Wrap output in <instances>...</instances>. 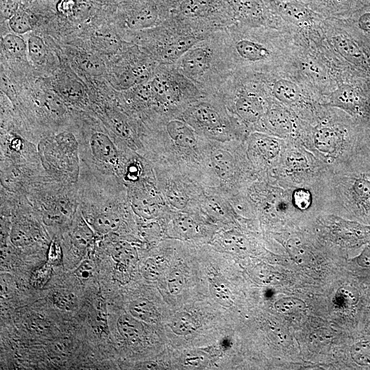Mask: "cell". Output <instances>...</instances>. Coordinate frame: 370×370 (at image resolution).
Here are the masks:
<instances>
[{
  "instance_id": "6da1fadb",
  "label": "cell",
  "mask_w": 370,
  "mask_h": 370,
  "mask_svg": "<svg viewBox=\"0 0 370 370\" xmlns=\"http://www.w3.org/2000/svg\"><path fill=\"white\" fill-rule=\"evenodd\" d=\"M219 32L234 74L260 76L294 67L297 44L288 31L234 23Z\"/></svg>"
},
{
  "instance_id": "7a4b0ae2",
  "label": "cell",
  "mask_w": 370,
  "mask_h": 370,
  "mask_svg": "<svg viewBox=\"0 0 370 370\" xmlns=\"http://www.w3.org/2000/svg\"><path fill=\"white\" fill-rule=\"evenodd\" d=\"M138 102L154 106L161 117L180 115L204 95L175 64H158L150 79L131 89Z\"/></svg>"
},
{
  "instance_id": "3957f363",
  "label": "cell",
  "mask_w": 370,
  "mask_h": 370,
  "mask_svg": "<svg viewBox=\"0 0 370 370\" xmlns=\"http://www.w3.org/2000/svg\"><path fill=\"white\" fill-rule=\"evenodd\" d=\"M174 64L204 95L216 94L234 74L219 30L193 45Z\"/></svg>"
},
{
  "instance_id": "277c9868",
  "label": "cell",
  "mask_w": 370,
  "mask_h": 370,
  "mask_svg": "<svg viewBox=\"0 0 370 370\" xmlns=\"http://www.w3.org/2000/svg\"><path fill=\"white\" fill-rule=\"evenodd\" d=\"M143 32L145 52L164 64H174L193 45L210 35L173 16Z\"/></svg>"
},
{
  "instance_id": "5b68a950",
  "label": "cell",
  "mask_w": 370,
  "mask_h": 370,
  "mask_svg": "<svg viewBox=\"0 0 370 370\" xmlns=\"http://www.w3.org/2000/svg\"><path fill=\"white\" fill-rule=\"evenodd\" d=\"M180 116L201 136L216 140H227L243 127L217 94L204 95L189 104Z\"/></svg>"
},
{
  "instance_id": "8992f818",
  "label": "cell",
  "mask_w": 370,
  "mask_h": 370,
  "mask_svg": "<svg viewBox=\"0 0 370 370\" xmlns=\"http://www.w3.org/2000/svg\"><path fill=\"white\" fill-rule=\"evenodd\" d=\"M321 30L337 60L370 79V49L350 30L343 20L325 18Z\"/></svg>"
},
{
  "instance_id": "52a82bcc",
  "label": "cell",
  "mask_w": 370,
  "mask_h": 370,
  "mask_svg": "<svg viewBox=\"0 0 370 370\" xmlns=\"http://www.w3.org/2000/svg\"><path fill=\"white\" fill-rule=\"evenodd\" d=\"M260 77L270 97L297 116L312 118L322 107L321 99L290 73Z\"/></svg>"
},
{
  "instance_id": "ba28073f",
  "label": "cell",
  "mask_w": 370,
  "mask_h": 370,
  "mask_svg": "<svg viewBox=\"0 0 370 370\" xmlns=\"http://www.w3.org/2000/svg\"><path fill=\"white\" fill-rule=\"evenodd\" d=\"M171 16L210 34L236 23L225 0H179Z\"/></svg>"
},
{
  "instance_id": "9c48e42d",
  "label": "cell",
  "mask_w": 370,
  "mask_h": 370,
  "mask_svg": "<svg viewBox=\"0 0 370 370\" xmlns=\"http://www.w3.org/2000/svg\"><path fill=\"white\" fill-rule=\"evenodd\" d=\"M283 30L306 34L321 26L325 18L300 0H271Z\"/></svg>"
},
{
  "instance_id": "30bf717a",
  "label": "cell",
  "mask_w": 370,
  "mask_h": 370,
  "mask_svg": "<svg viewBox=\"0 0 370 370\" xmlns=\"http://www.w3.org/2000/svg\"><path fill=\"white\" fill-rule=\"evenodd\" d=\"M158 63L145 51L132 49L113 74L112 85L119 90H128L147 82Z\"/></svg>"
},
{
  "instance_id": "8fae6325",
  "label": "cell",
  "mask_w": 370,
  "mask_h": 370,
  "mask_svg": "<svg viewBox=\"0 0 370 370\" xmlns=\"http://www.w3.org/2000/svg\"><path fill=\"white\" fill-rule=\"evenodd\" d=\"M236 23L282 29L271 0H225Z\"/></svg>"
},
{
  "instance_id": "7c38bea8",
  "label": "cell",
  "mask_w": 370,
  "mask_h": 370,
  "mask_svg": "<svg viewBox=\"0 0 370 370\" xmlns=\"http://www.w3.org/2000/svg\"><path fill=\"white\" fill-rule=\"evenodd\" d=\"M297 115L271 99L258 129L279 136H288L298 130Z\"/></svg>"
},
{
  "instance_id": "4fadbf2b",
  "label": "cell",
  "mask_w": 370,
  "mask_h": 370,
  "mask_svg": "<svg viewBox=\"0 0 370 370\" xmlns=\"http://www.w3.org/2000/svg\"><path fill=\"white\" fill-rule=\"evenodd\" d=\"M172 15L161 11L158 5L147 2L129 11L124 20L125 27L132 32H145L159 26Z\"/></svg>"
},
{
  "instance_id": "5bb4252c",
  "label": "cell",
  "mask_w": 370,
  "mask_h": 370,
  "mask_svg": "<svg viewBox=\"0 0 370 370\" xmlns=\"http://www.w3.org/2000/svg\"><path fill=\"white\" fill-rule=\"evenodd\" d=\"M165 132L172 143L182 149H194L200 136L180 115L161 117Z\"/></svg>"
},
{
  "instance_id": "9a60e30c",
  "label": "cell",
  "mask_w": 370,
  "mask_h": 370,
  "mask_svg": "<svg viewBox=\"0 0 370 370\" xmlns=\"http://www.w3.org/2000/svg\"><path fill=\"white\" fill-rule=\"evenodd\" d=\"M300 1L325 18H345L364 6L362 0Z\"/></svg>"
},
{
  "instance_id": "2e32d148",
  "label": "cell",
  "mask_w": 370,
  "mask_h": 370,
  "mask_svg": "<svg viewBox=\"0 0 370 370\" xmlns=\"http://www.w3.org/2000/svg\"><path fill=\"white\" fill-rule=\"evenodd\" d=\"M134 212L140 217L151 219L158 216L160 209L159 197L151 191L135 190L131 198Z\"/></svg>"
},
{
  "instance_id": "e0dca14e",
  "label": "cell",
  "mask_w": 370,
  "mask_h": 370,
  "mask_svg": "<svg viewBox=\"0 0 370 370\" xmlns=\"http://www.w3.org/2000/svg\"><path fill=\"white\" fill-rule=\"evenodd\" d=\"M341 19L370 49V3L357 10L348 17Z\"/></svg>"
},
{
  "instance_id": "ac0fdd59",
  "label": "cell",
  "mask_w": 370,
  "mask_h": 370,
  "mask_svg": "<svg viewBox=\"0 0 370 370\" xmlns=\"http://www.w3.org/2000/svg\"><path fill=\"white\" fill-rule=\"evenodd\" d=\"M90 145L92 155L99 162L109 164L117 162L118 151L106 134L95 132L90 138Z\"/></svg>"
},
{
  "instance_id": "d6986e66",
  "label": "cell",
  "mask_w": 370,
  "mask_h": 370,
  "mask_svg": "<svg viewBox=\"0 0 370 370\" xmlns=\"http://www.w3.org/2000/svg\"><path fill=\"white\" fill-rule=\"evenodd\" d=\"M210 163L216 174L223 180L232 177L235 170V162L231 153L224 148L212 150Z\"/></svg>"
},
{
  "instance_id": "ffe728a7",
  "label": "cell",
  "mask_w": 370,
  "mask_h": 370,
  "mask_svg": "<svg viewBox=\"0 0 370 370\" xmlns=\"http://www.w3.org/2000/svg\"><path fill=\"white\" fill-rule=\"evenodd\" d=\"M250 143L256 152L266 161L273 160L279 153V143L272 136L254 133L250 137Z\"/></svg>"
},
{
  "instance_id": "44dd1931",
  "label": "cell",
  "mask_w": 370,
  "mask_h": 370,
  "mask_svg": "<svg viewBox=\"0 0 370 370\" xmlns=\"http://www.w3.org/2000/svg\"><path fill=\"white\" fill-rule=\"evenodd\" d=\"M128 309L130 314L145 323H155L160 318L156 306L146 298L140 297L132 301Z\"/></svg>"
},
{
  "instance_id": "7402d4cb",
  "label": "cell",
  "mask_w": 370,
  "mask_h": 370,
  "mask_svg": "<svg viewBox=\"0 0 370 370\" xmlns=\"http://www.w3.org/2000/svg\"><path fill=\"white\" fill-rule=\"evenodd\" d=\"M171 227L173 236L183 239L193 238L199 231L197 223L186 214L175 217L171 221Z\"/></svg>"
},
{
  "instance_id": "603a6c76",
  "label": "cell",
  "mask_w": 370,
  "mask_h": 370,
  "mask_svg": "<svg viewBox=\"0 0 370 370\" xmlns=\"http://www.w3.org/2000/svg\"><path fill=\"white\" fill-rule=\"evenodd\" d=\"M119 334L125 339L134 341L143 333L144 327L141 321L132 314H124L119 317L116 323Z\"/></svg>"
},
{
  "instance_id": "cb8c5ba5",
  "label": "cell",
  "mask_w": 370,
  "mask_h": 370,
  "mask_svg": "<svg viewBox=\"0 0 370 370\" xmlns=\"http://www.w3.org/2000/svg\"><path fill=\"white\" fill-rule=\"evenodd\" d=\"M111 256L115 262L123 265L134 264L138 260L136 248L124 241H119L112 246Z\"/></svg>"
},
{
  "instance_id": "d4e9b609",
  "label": "cell",
  "mask_w": 370,
  "mask_h": 370,
  "mask_svg": "<svg viewBox=\"0 0 370 370\" xmlns=\"http://www.w3.org/2000/svg\"><path fill=\"white\" fill-rule=\"evenodd\" d=\"M169 326L175 334L186 336L193 333L197 330V323L190 314L181 312L173 317Z\"/></svg>"
},
{
  "instance_id": "484cf974",
  "label": "cell",
  "mask_w": 370,
  "mask_h": 370,
  "mask_svg": "<svg viewBox=\"0 0 370 370\" xmlns=\"http://www.w3.org/2000/svg\"><path fill=\"white\" fill-rule=\"evenodd\" d=\"M349 354L356 365L370 368V338H363L354 343L350 347Z\"/></svg>"
},
{
  "instance_id": "4316f807",
  "label": "cell",
  "mask_w": 370,
  "mask_h": 370,
  "mask_svg": "<svg viewBox=\"0 0 370 370\" xmlns=\"http://www.w3.org/2000/svg\"><path fill=\"white\" fill-rule=\"evenodd\" d=\"M3 49L12 57L17 59L25 58L27 43L16 34H8L2 38Z\"/></svg>"
},
{
  "instance_id": "83f0119b",
  "label": "cell",
  "mask_w": 370,
  "mask_h": 370,
  "mask_svg": "<svg viewBox=\"0 0 370 370\" xmlns=\"http://www.w3.org/2000/svg\"><path fill=\"white\" fill-rule=\"evenodd\" d=\"M58 89L62 97L70 102L77 103L84 98L83 86L75 79H63L58 84Z\"/></svg>"
},
{
  "instance_id": "f1b7e54d",
  "label": "cell",
  "mask_w": 370,
  "mask_h": 370,
  "mask_svg": "<svg viewBox=\"0 0 370 370\" xmlns=\"http://www.w3.org/2000/svg\"><path fill=\"white\" fill-rule=\"evenodd\" d=\"M361 291L354 284L341 286L336 293V298L340 304L347 308H356L361 301Z\"/></svg>"
},
{
  "instance_id": "f546056e",
  "label": "cell",
  "mask_w": 370,
  "mask_h": 370,
  "mask_svg": "<svg viewBox=\"0 0 370 370\" xmlns=\"http://www.w3.org/2000/svg\"><path fill=\"white\" fill-rule=\"evenodd\" d=\"M121 224L120 217L113 212H103L94 219L92 226L100 234H108L116 230Z\"/></svg>"
},
{
  "instance_id": "4dcf8cb0",
  "label": "cell",
  "mask_w": 370,
  "mask_h": 370,
  "mask_svg": "<svg viewBox=\"0 0 370 370\" xmlns=\"http://www.w3.org/2000/svg\"><path fill=\"white\" fill-rule=\"evenodd\" d=\"M165 197L168 203L178 210L186 208L189 201V198L184 190L174 182L167 185L165 189Z\"/></svg>"
},
{
  "instance_id": "1f68e13d",
  "label": "cell",
  "mask_w": 370,
  "mask_h": 370,
  "mask_svg": "<svg viewBox=\"0 0 370 370\" xmlns=\"http://www.w3.org/2000/svg\"><path fill=\"white\" fill-rule=\"evenodd\" d=\"M27 53L32 61L42 64L47 56V49L44 41L38 36H32L27 40Z\"/></svg>"
},
{
  "instance_id": "d6a6232c",
  "label": "cell",
  "mask_w": 370,
  "mask_h": 370,
  "mask_svg": "<svg viewBox=\"0 0 370 370\" xmlns=\"http://www.w3.org/2000/svg\"><path fill=\"white\" fill-rule=\"evenodd\" d=\"M9 26L15 34L18 35L26 34L32 29L29 15L21 8L9 19Z\"/></svg>"
},
{
  "instance_id": "836d02e7",
  "label": "cell",
  "mask_w": 370,
  "mask_h": 370,
  "mask_svg": "<svg viewBox=\"0 0 370 370\" xmlns=\"http://www.w3.org/2000/svg\"><path fill=\"white\" fill-rule=\"evenodd\" d=\"M42 103L51 115L61 116L66 112V106L62 99L55 92L48 91L42 97Z\"/></svg>"
},
{
  "instance_id": "e575fe53",
  "label": "cell",
  "mask_w": 370,
  "mask_h": 370,
  "mask_svg": "<svg viewBox=\"0 0 370 370\" xmlns=\"http://www.w3.org/2000/svg\"><path fill=\"white\" fill-rule=\"evenodd\" d=\"M274 307L280 314H291L304 310L306 308V304L297 297H287L276 301Z\"/></svg>"
},
{
  "instance_id": "d590c367",
  "label": "cell",
  "mask_w": 370,
  "mask_h": 370,
  "mask_svg": "<svg viewBox=\"0 0 370 370\" xmlns=\"http://www.w3.org/2000/svg\"><path fill=\"white\" fill-rule=\"evenodd\" d=\"M93 232L84 222L79 223L72 235L73 245L79 249H85L93 239Z\"/></svg>"
},
{
  "instance_id": "8d00e7d4",
  "label": "cell",
  "mask_w": 370,
  "mask_h": 370,
  "mask_svg": "<svg viewBox=\"0 0 370 370\" xmlns=\"http://www.w3.org/2000/svg\"><path fill=\"white\" fill-rule=\"evenodd\" d=\"M95 45L101 49L107 51L108 53L118 51L123 45L120 38L114 33L108 34H99L95 36Z\"/></svg>"
},
{
  "instance_id": "74e56055",
  "label": "cell",
  "mask_w": 370,
  "mask_h": 370,
  "mask_svg": "<svg viewBox=\"0 0 370 370\" xmlns=\"http://www.w3.org/2000/svg\"><path fill=\"white\" fill-rule=\"evenodd\" d=\"M10 240L15 246L23 247L32 242L33 236L27 226L16 223L11 230Z\"/></svg>"
},
{
  "instance_id": "f35d334b",
  "label": "cell",
  "mask_w": 370,
  "mask_h": 370,
  "mask_svg": "<svg viewBox=\"0 0 370 370\" xmlns=\"http://www.w3.org/2000/svg\"><path fill=\"white\" fill-rule=\"evenodd\" d=\"M223 245L229 251H245L247 249V241L243 236L235 232H227L221 237Z\"/></svg>"
},
{
  "instance_id": "ab89813d",
  "label": "cell",
  "mask_w": 370,
  "mask_h": 370,
  "mask_svg": "<svg viewBox=\"0 0 370 370\" xmlns=\"http://www.w3.org/2000/svg\"><path fill=\"white\" fill-rule=\"evenodd\" d=\"M53 302L58 308L66 311L73 310L77 306L76 296L64 290L57 291L53 294Z\"/></svg>"
},
{
  "instance_id": "60d3db41",
  "label": "cell",
  "mask_w": 370,
  "mask_h": 370,
  "mask_svg": "<svg viewBox=\"0 0 370 370\" xmlns=\"http://www.w3.org/2000/svg\"><path fill=\"white\" fill-rule=\"evenodd\" d=\"M79 64L88 74L92 75H101L105 69L103 62L97 56L84 54L79 58Z\"/></svg>"
},
{
  "instance_id": "b9f144b4",
  "label": "cell",
  "mask_w": 370,
  "mask_h": 370,
  "mask_svg": "<svg viewBox=\"0 0 370 370\" xmlns=\"http://www.w3.org/2000/svg\"><path fill=\"white\" fill-rule=\"evenodd\" d=\"M211 294L221 305L226 307L233 304V299L230 289L223 282H216L211 284Z\"/></svg>"
},
{
  "instance_id": "7bdbcfd3",
  "label": "cell",
  "mask_w": 370,
  "mask_h": 370,
  "mask_svg": "<svg viewBox=\"0 0 370 370\" xmlns=\"http://www.w3.org/2000/svg\"><path fill=\"white\" fill-rule=\"evenodd\" d=\"M110 123L112 130L123 138L131 140L132 132L127 121L119 114H112L110 117Z\"/></svg>"
},
{
  "instance_id": "ee69618b",
  "label": "cell",
  "mask_w": 370,
  "mask_h": 370,
  "mask_svg": "<svg viewBox=\"0 0 370 370\" xmlns=\"http://www.w3.org/2000/svg\"><path fill=\"white\" fill-rule=\"evenodd\" d=\"M205 210L211 216L223 219L226 212V205L223 199L218 197H206L204 202Z\"/></svg>"
},
{
  "instance_id": "f6af8a7d",
  "label": "cell",
  "mask_w": 370,
  "mask_h": 370,
  "mask_svg": "<svg viewBox=\"0 0 370 370\" xmlns=\"http://www.w3.org/2000/svg\"><path fill=\"white\" fill-rule=\"evenodd\" d=\"M287 249L291 258L299 264H306L310 259L308 251L296 241H289Z\"/></svg>"
},
{
  "instance_id": "bcb514c9",
  "label": "cell",
  "mask_w": 370,
  "mask_h": 370,
  "mask_svg": "<svg viewBox=\"0 0 370 370\" xmlns=\"http://www.w3.org/2000/svg\"><path fill=\"white\" fill-rule=\"evenodd\" d=\"M142 275L147 280L155 281L160 275V267L156 259H147L140 267Z\"/></svg>"
},
{
  "instance_id": "7dc6e473",
  "label": "cell",
  "mask_w": 370,
  "mask_h": 370,
  "mask_svg": "<svg viewBox=\"0 0 370 370\" xmlns=\"http://www.w3.org/2000/svg\"><path fill=\"white\" fill-rule=\"evenodd\" d=\"M184 276L179 269L173 270L167 278L168 289L173 295H177L181 293L184 286Z\"/></svg>"
},
{
  "instance_id": "c3c4849f",
  "label": "cell",
  "mask_w": 370,
  "mask_h": 370,
  "mask_svg": "<svg viewBox=\"0 0 370 370\" xmlns=\"http://www.w3.org/2000/svg\"><path fill=\"white\" fill-rule=\"evenodd\" d=\"M292 202L297 209L305 210L311 205V193L305 188H297L292 194Z\"/></svg>"
},
{
  "instance_id": "681fc988",
  "label": "cell",
  "mask_w": 370,
  "mask_h": 370,
  "mask_svg": "<svg viewBox=\"0 0 370 370\" xmlns=\"http://www.w3.org/2000/svg\"><path fill=\"white\" fill-rule=\"evenodd\" d=\"M51 269L50 264L47 262L38 269L32 275V282L35 287L43 286L50 278Z\"/></svg>"
},
{
  "instance_id": "f907efd6",
  "label": "cell",
  "mask_w": 370,
  "mask_h": 370,
  "mask_svg": "<svg viewBox=\"0 0 370 370\" xmlns=\"http://www.w3.org/2000/svg\"><path fill=\"white\" fill-rule=\"evenodd\" d=\"M94 268L95 267L92 261L84 260L77 267L75 273L79 280L86 281L92 276Z\"/></svg>"
},
{
  "instance_id": "816d5d0a",
  "label": "cell",
  "mask_w": 370,
  "mask_h": 370,
  "mask_svg": "<svg viewBox=\"0 0 370 370\" xmlns=\"http://www.w3.org/2000/svg\"><path fill=\"white\" fill-rule=\"evenodd\" d=\"M19 8L18 3L14 0L1 1V15L4 19H10Z\"/></svg>"
},
{
  "instance_id": "f5cc1de1",
  "label": "cell",
  "mask_w": 370,
  "mask_h": 370,
  "mask_svg": "<svg viewBox=\"0 0 370 370\" xmlns=\"http://www.w3.org/2000/svg\"><path fill=\"white\" fill-rule=\"evenodd\" d=\"M354 262L361 269L370 272V244L355 258Z\"/></svg>"
},
{
  "instance_id": "db71d44e",
  "label": "cell",
  "mask_w": 370,
  "mask_h": 370,
  "mask_svg": "<svg viewBox=\"0 0 370 370\" xmlns=\"http://www.w3.org/2000/svg\"><path fill=\"white\" fill-rule=\"evenodd\" d=\"M306 160L301 155L294 153L288 158V166L291 169H298L306 166Z\"/></svg>"
},
{
  "instance_id": "11a10c76",
  "label": "cell",
  "mask_w": 370,
  "mask_h": 370,
  "mask_svg": "<svg viewBox=\"0 0 370 370\" xmlns=\"http://www.w3.org/2000/svg\"><path fill=\"white\" fill-rule=\"evenodd\" d=\"M62 253L59 246L53 243L50 247L48 254V262L52 264H56L61 260Z\"/></svg>"
},
{
  "instance_id": "9f6ffc18",
  "label": "cell",
  "mask_w": 370,
  "mask_h": 370,
  "mask_svg": "<svg viewBox=\"0 0 370 370\" xmlns=\"http://www.w3.org/2000/svg\"><path fill=\"white\" fill-rule=\"evenodd\" d=\"M363 152L365 155L370 160V130L368 131L364 146H363Z\"/></svg>"
}]
</instances>
